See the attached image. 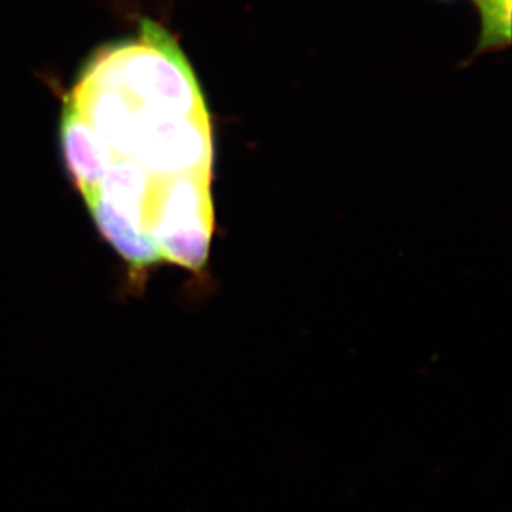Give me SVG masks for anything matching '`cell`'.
<instances>
[{"label": "cell", "mask_w": 512, "mask_h": 512, "mask_svg": "<svg viewBox=\"0 0 512 512\" xmlns=\"http://www.w3.org/2000/svg\"><path fill=\"white\" fill-rule=\"evenodd\" d=\"M62 116L82 126L110 164L131 161L156 181L212 177L214 143L200 84L156 22L143 20L136 35L97 49L67 93Z\"/></svg>", "instance_id": "6da1fadb"}, {"label": "cell", "mask_w": 512, "mask_h": 512, "mask_svg": "<svg viewBox=\"0 0 512 512\" xmlns=\"http://www.w3.org/2000/svg\"><path fill=\"white\" fill-rule=\"evenodd\" d=\"M210 175H177L154 183L147 229L161 261L200 272L214 235Z\"/></svg>", "instance_id": "7a4b0ae2"}, {"label": "cell", "mask_w": 512, "mask_h": 512, "mask_svg": "<svg viewBox=\"0 0 512 512\" xmlns=\"http://www.w3.org/2000/svg\"><path fill=\"white\" fill-rule=\"evenodd\" d=\"M86 204L101 235L133 268L146 269L163 262L153 238L143 225L99 197L92 198Z\"/></svg>", "instance_id": "3957f363"}, {"label": "cell", "mask_w": 512, "mask_h": 512, "mask_svg": "<svg viewBox=\"0 0 512 512\" xmlns=\"http://www.w3.org/2000/svg\"><path fill=\"white\" fill-rule=\"evenodd\" d=\"M483 12L481 47L508 43L511 35V0H478Z\"/></svg>", "instance_id": "277c9868"}]
</instances>
